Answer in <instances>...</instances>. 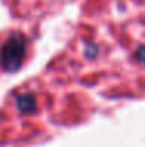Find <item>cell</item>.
Instances as JSON below:
<instances>
[{
  "instance_id": "obj_1",
  "label": "cell",
  "mask_w": 145,
  "mask_h": 147,
  "mask_svg": "<svg viewBox=\"0 0 145 147\" xmlns=\"http://www.w3.org/2000/svg\"><path fill=\"white\" fill-rule=\"evenodd\" d=\"M23 53H25V41L22 36H14L5 44L2 50V64L8 71H14L20 64Z\"/></svg>"
}]
</instances>
